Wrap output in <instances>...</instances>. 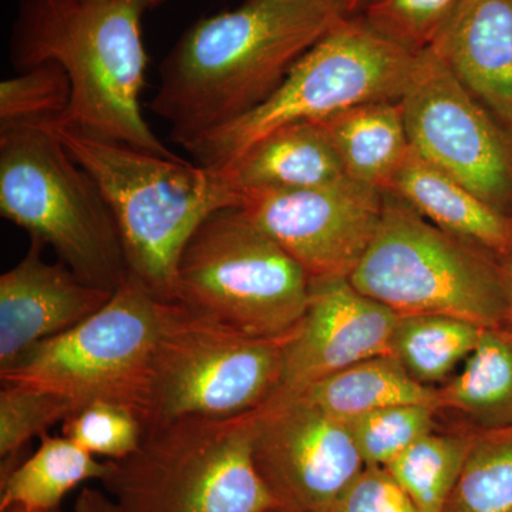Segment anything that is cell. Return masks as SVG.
Here are the masks:
<instances>
[{"mask_svg": "<svg viewBox=\"0 0 512 512\" xmlns=\"http://www.w3.org/2000/svg\"><path fill=\"white\" fill-rule=\"evenodd\" d=\"M400 104L413 150L512 217V130L431 47L414 56Z\"/></svg>", "mask_w": 512, "mask_h": 512, "instance_id": "11", "label": "cell"}, {"mask_svg": "<svg viewBox=\"0 0 512 512\" xmlns=\"http://www.w3.org/2000/svg\"><path fill=\"white\" fill-rule=\"evenodd\" d=\"M258 409L148 427L101 480L120 512H266L278 507L256 471Z\"/></svg>", "mask_w": 512, "mask_h": 512, "instance_id": "5", "label": "cell"}, {"mask_svg": "<svg viewBox=\"0 0 512 512\" xmlns=\"http://www.w3.org/2000/svg\"><path fill=\"white\" fill-rule=\"evenodd\" d=\"M430 47L512 130V0H461Z\"/></svg>", "mask_w": 512, "mask_h": 512, "instance_id": "16", "label": "cell"}, {"mask_svg": "<svg viewBox=\"0 0 512 512\" xmlns=\"http://www.w3.org/2000/svg\"><path fill=\"white\" fill-rule=\"evenodd\" d=\"M286 393L295 394L342 420L396 404L439 407V389L417 382L392 355L362 360Z\"/></svg>", "mask_w": 512, "mask_h": 512, "instance_id": "20", "label": "cell"}, {"mask_svg": "<svg viewBox=\"0 0 512 512\" xmlns=\"http://www.w3.org/2000/svg\"><path fill=\"white\" fill-rule=\"evenodd\" d=\"M461 0H370L363 19L370 28L412 53L433 45Z\"/></svg>", "mask_w": 512, "mask_h": 512, "instance_id": "30", "label": "cell"}, {"mask_svg": "<svg viewBox=\"0 0 512 512\" xmlns=\"http://www.w3.org/2000/svg\"><path fill=\"white\" fill-rule=\"evenodd\" d=\"M370 28L362 16L340 20L258 107L191 141L195 164L222 170L278 128L320 121L379 100H400L414 56Z\"/></svg>", "mask_w": 512, "mask_h": 512, "instance_id": "7", "label": "cell"}, {"mask_svg": "<svg viewBox=\"0 0 512 512\" xmlns=\"http://www.w3.org/2000/svg\"><path fill=\"white\" fill-rule=\"evenodd\" d=\"M480 431H431L384 470L420 512H443Z\"/></svg>", "mask_w": 512, "mask_h": 512, "instance_id": "23", "label": "cell"}, {"mask_svg": "<svg viewBox=\"0 0 512 512\" xmlns=\"http://www.w3.org/2000/svg\"><path fill=\"white\" fill-rule=\"evenodd\" d=\"M70 156L99 185L119 228L128 274L164 301L175 302L184 248L202 222L241 208L244 194L227 171L57 127Z\"/></svg>", "mask_w": 512, "mask_h": 512, "instance_id": "3", "label": "cell"}, {"mask_svg": "<svg viewBox=\"0 0 512 512\" xmlns=\"http://www.w3.org/2000/svg\"><path fill=\"white\" fill-rule=\"evenodd\" d=\"M242 194L301 190L346 177L332 141L316 121L278 128L222 168Z\"/></svg>", "mask_w": 512, "mask_h": 512, "instance_id": "18", "label": "cell"}, {"mask_svg": "<svg viewBox=\"0 0 512 512\" xmlns=\"http://www.w3.org/2000/svg\"><path fill=\"white\" fill-rule=\"evenodd\" d=\"M109 461H99L69 437L43 434L36 453L2 476L0 512L25 507L32 511H59L60 503L77 485L103 480Z\"/></svg>", "mask_w": 512, "mask_h": 512, "instance_id": "22", "label": "cell"}, {"mask_svg": "<svg viewBox=\"0 0 512 512\" xmlns=\"http://www.w3.org/2000/svg\"><path fill=\"white\" fill-rule=\"evenodd\" d=\"M343 18H355L363 12L370 0H330Z\"/></svg>", "mask_w": 512, "mask_h": 512, "instance_id": "34", "label": "cell"}, {"mask_svg": "<svg viewBox=\"0 0 512 512\" xmlns=\"http://www.w3.org/2000/svg\"><path fill=\"white\" fill-rule=\"evenodd\" d=\"M165 2L19 0L10 62L19 73L47 62L63 67L72 100L55 126L180 158L161 143L141 110L148 64L143 22Z\"/></svg>", "mask_w": 512, "mask_h": 512, "instance_id": "2", "label": "cell"}, {"mask_svg": "<svg viewBox=\"0 0 512 512\" xmlns=\"http://www.w3.org/2000/svg\"><path fill=\"white\" fill-rule=\"evenodd\" d=\"M311 278L241 208L212 214L178 264L175 303L256 338L282 339L308 306Z\"/></svg>", "mask_w": 512, "mask_h": 512, "instance_id": "9", "label": "cell"}, {"mask_svg": "<svg viewBox=\"0 0 512 512\" xmlns=\"http://www.w3.org/2000/svg\"><path fill=\"white\" fill-rule=\"evenodd\" d=\"M439 407L471 429H512L511 329H484L463 372L439 389Z\"/></svg>", "mask_w": 512, "mask_h": 512, "instance_id": "21", "label": "cell"}, {"mask_svg": "<svg viewBox=\"0 0 512 512\" xmlns=\"http://www.w3.org/2000/svg\"><path fill=\"white\" fill-rule=\"evenodd\" d=\"M342 19L330 0H245L198 19L161 62L150 109L187 146L268 99Z\"/></svg>", "mask_w": 512, "mask_h": 512, "instance_id": "1", "label": "cell"}, {"mask_svg": "<svg viewBox=\"0 0 512 512\" xmlns=\"http://www.w3.org/2000/svg\"><path fill=\"white\" fill-rule=\"evenodd\" d=\"M73 512H120L110 495L96 488H83L77 497Z\"/></svg>", "mask_w": 512, "mask_h": 512, "instance_id": "32", "label": "cell"}, {"mask_svg": "<svg viewBox=\"0 0 512 512\" xmlns=\"http://www.w3.org/2000/svg\"><path fill=\"white\" fill-rule=\"evenodd\" d=\"M439 413L431 404H396L345 421L366 467L384 468L436 430Z\"/></svg>", "mask_w": 512, "mask_h": 512, "instance_id": "26", "label": "cell"}, {"mask_svg": "<svg viewBox=\"0 0 512 512\" xmlns=\"http://www.w3.org/2000/svg\"><path fill=\"white\" fill-rule=\"evenodd\" d=\"M70 100L72 84L63 67L39 64L0 84V124L57 121Z\"/></svg>", "mask_w": 512, "mask_h": 512, "instance_id": "28", "label": "cell"}, {"mask_svg": "<svg viewBox=\"0 0 512 512\" xmlns=\"http://www.w3.org/2000/svg\"><path fill=\"white\" fill-rule=\"evenodd\" d=\"M146 427L130 407L113 402H93L64 420L63 436L94 457L121 460L140 447Z\"/></svg>", "mask_w": 512, "mask_h": 512, "instance_id": "29", "label": "cell"}, {"mask_svg": "<svg viewBox=\"0 0 512 512\" xmlns=\"http://www.w3.org/2000/svg\"><path fill=\"white\" fill-rule=\"evenodd\" d=\"M349 281L397 315H447L507 328L500 256L441 231L384 191L376 237Z\"/></svg>", "mask_w": 512, "mask_h": 512, "instance_id": "6", "label": "cell"}, {"mask_svg": "<svg viewBox=\"0 0 512 512\" xmlns=\"http://www.w3.org/2000/svg\"><path fill=\"white\" fill-rule=\"evenodd\" d=\"M443 512H512V429L478 433Z\"/></svg>", "mask_w": 512, "mask_h": 512, "instance_id": "25", "label": "cell"}, {"mask_svg": "<svg viewBox=\"0 0 512 512\" xmlns=\"http://www.w3.org/2000/svg\"><path fill=\"white\" fill-rule=\"evenodd\" d=\"M399 315L357 291L349 278L311 282L308 306L282 340L284 367L275 393L293 392L346 367L392 355Z\"/></svg>", "mask_w": 512, "mask_h": 512, "instance_id": "14", "label": "cell"}, {"mask_svg": "<svg viewBox=\"0 0 512 512\" xmlns=\"http://www.w3.org/2000/svg\"><path fill=\"white\" fill-rule=\"evenodd\" d=\"M484 328L447 315H399L392 338V356L417 382L430 386L477 348Z\"/></svg>", "mask_w": 512, "mask_h": 512, "instance_id": "24", "label": "cell"}, {"mask_svg": "<svg viewBox=\"0 0 512 512\" xmlns=\"http://www.w3.org/2000/svg\"><path fill=\"white\" fill-rule=\"evenodd\" d=\"M256 471L278 507L329 512L366 468L345 420L289 393L258 407Z\"/></svg>", "mask_w": 512, "mask_h": 512, "instance_id": "12", "label": "cell"}, {"mask_svg": "<svg viewBox=\"0 0 512 512\" xmlns=\"http://www.w3.org/2000/svg\"><path fill=\"white\" fill-rule=\"evenodd\" d=\"M266 512H292V511L285 510V508H282V507H275V508H272V510H269Z\"/></svg>", "mask_w": 512, "mask_h": 512, "instance_id": "36", "label": "cell"}, {"mask_svg": "<svg viewBox=\"0 0 512 512\" xmlns=\"http://www.w3.org/2000/svg\"><path fill=\"white\" fill-rule=\"evenodd\" d=\"M180 309L128 274L103 308L26 350L0 379L60 394L76 410L99 400L123 404L144 423L157 350Z\"/></svg>", "mask_w": 512, "mask_h": 512, "instance_id": "8", "label": "cell"}, {"mask_svg": "<svg viewBox=\"0 0 512 512\" xmlns=\"http://www.w3.org/2000/svg\"><path fill=\"white\" fill-rule=\"evenodd\" d=\"M45 247L30 238L22 261L0 276V370L37 343L79 325L113 296L86 284L63 262H46Z\"/></svg>", "mask_w": 512, "mask_h": 512, "instance_id": "15", "label": "cell"}, {"mask_svg": "<svg viewBox=\"0 0 512 512\" xmlns=\"http://www.w3.org/2000/svg\"><path fill=\"white\" fill-rule=\"evenodd\" d=\"M316 123L328 134L348 177L389 191L410 150L400 100L359 104Z\"/></svg>", "mask_w": 512, "mask_h": 512, "instance_id": "19", "label": "cell"}, {"mask_svg": "<svg viewBox=\"0 0 512 512\" xmlns=\"http://www.w3.org/2000/svg\"><path fill=\"white\" fill-rule=\"evenodd\" d=\"M389 192L453 237L498 256L512 251V217L421 158L412 146Z\"/></svg>", "mask_w": 512, "mask_h": 512, "instance_id": "17", "label": "cell"}, {"mask_svg": "<svg viewBox=\"0 0 512 512\" xmlns=\"http://www.w3.org/2000/svg\"><path fill=\"white\" fill-rule=\"evenodd\" d=\"M0 212L86 284L116 292L128 278L110 207L50 121L0 124Z\"/></svg>", "mask_w": 512, "mask_h": 512, "instance_id": "4", "label": "cell"}, {"mask_svg": "<svg viewBox=\"0 0 512 512\" xmlns=\"http://www.w3.org/2000/svg\"><path fill=\"white\" fill-rule=\"evenodd\" d=\"M500 262L501 268H503L505 288H507L508 295L507 329L512 330V251L508 252V254L501 255Z\"/></svg>", "mask_w": 512, "mask_h": 512, "instance_id": "33", "label": "cell"}, {"mask_svg": "<svg viewBox=\"0 0 512 512\" xmlns=\"http://www.w3.org/2000/svg\"><path fill=\"white\" fill-rule=\"evenodd\" d=\"M76 412L66 397L29 384L2 383L0 390V457L9 461L30 440Z\"/></svg>", "mask_w": 512, "mask_h": 512, "instance_id": "27", "label": "cell"}, {"mask_svg": "<svg viewBox=\"0 0 512 512\" xmlns=\"http://www.w3.org/2000/svg\"><path fill=\"white\" fill-rule=\"evenodd\" d=\"M329 512H420L382 467H366Z\"/></svg>", "mask_w": 512, "mask_h": 512, "instance_id": "31", "label": "cell"}, {"mask_svg": "<svg viewBox=\"0 0 512 512\" xmlns=\"http://www.w3.org/2000/svg\"><path fill=\"white\" fill-rule=\"evenodd\" d=\"M5 512H59V511H32V510H28V508L19 507V505H16V507L9 508V510H6Z\"/></svg>", "mask_w": 512, "mask_h": 512, "instance_id": "35", "label": "cell"}, {"mask_svg": "<svg viewBox=\"0 0 512 512\" xmlns=\"http://www.w3.org/2000/svg\"><path fill=\"white\" fill-rule=\"evenodd\" d=\"M282 340L245 335L181 305L157 350L144 427L254 412L281 384Z\"/></svg>", "mask_w": 512, "mask_h": 512, "instance_id": "10", "label": "cell"}, {"mask_svg": "<svg viewBox=\"0 0 512 512\" xmlns=\"http://www.w3.org/2000/svg\"><path fill=\"white\" fill-rule=\"evenodd\" d=\"M384 192L353 178L301 190L249 192L241 210L311 281L349 278L376 237Z\"/></svg>", "mask_w": 512, "mask_h": 512, "instance_id": "13", "label": "cell"}]
</instances>
